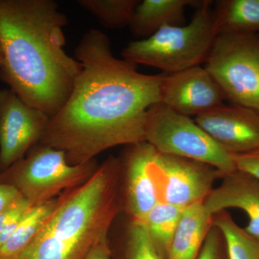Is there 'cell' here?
Segmentation results:
<instances>
[{
	"label": "cell",
	"instance_id": "9c48e42d",
	"mask_svg": "<svg viewBox=\"0 0 259 259\" xmlns=\"http://www.w3.org/2000/svg\"><path fill=\"white\" fill-rule=\"evenodd\" d=\"M49 120L10 89L0 90V173L40 142Z\"/></svg>",
	"mask_w": 259,
	"mask_h": 259
},
{
	"label": "cell",
	"instance_id": "7c38bea8",
	"mask_svg": "<svg viewBox=\"0 0 259 259\" xmlns=\"http://www.w3.org/2000/svg\"><path fill=\"white\" fill-rule=\"evenodd\" d=\"M194 120L232 155L259 149V113L251 109L223 104Z\"/></svg>",
	"mask_w": 259,
	"mask_h": 259
},
{
	"label": "cell",
	"instance_id": "5b68a950",
	"mask_svg": "<svg viewBox=\"0 0 259 259\" xmlns=\"http://www.w3.org/2000/svg\"><path fill=\"white\" fill-rule=\"evenodd\" d=\"M96 159L71 165L61 150L40 144L0 173V182L13 186L33 207L57 198L83 185L99 167Z\"/></svg>",
	"mask_w": 259,
	"mask_h": 259
},
{
	"label": "cell",
	"instance_id": "7a4b0ae2",
	"mask_svg": "<svg viewBox=\"0 0 259 259\" xmlns=\"http://www.w3.org/2000/svg\"><path fill=\"white\" fill-rule=\"evenodd\" d=\"M67 24L54 0H0V80L50 118L64 106L81 69L64 50Z\"/></svg>",
	"mask_w": 259,
	"mask_h": 259
},
{
	"label": "cell",
	"instance_id": "2e32d148",
	"mask_svg": "<svg viewBox=\"0 0 259 259\" xmlns=\"http://www.w3.org/2000/svg\"><path fill=\"white\" fill-rule=\"evenodd\" d=\"M216 35L259 30V0H219L212 9Z\"/></svg>",
	"mask_w": 259,
	"mask_h": 259
},
{
	"label": "cell",
	"instance_id": "4fadbf2b",
	"mask_svg": "<svg viewBox=\"0 0 259 259\" xmlns=\"http://www.w3.org/2000/svg\"><path fill=\"white\" fill-rule=\"evenodd\" d=\"M223 182L214 188L203 202L209 215L238 208L244 211L248 218L244 229L252 236L259 238V180L239 169L225 175Z\"/></svg>",
	"mask_w": 259,
	"mask_h": 259
},
{
	"label": "cell",
	"instance_id": "44dd1931",
	"mask_svg": "<svg viewBox=\"0 0 259 259\" xmlns=\"http://www.w3.org/2000/svg\"><path fill=\"white\" fill-rule=\"evenodd\" d=\"M138 0H78L77 3L107 28L129 26Z\"/></svg>",
	"mask_w": 259,
	"mask_h": 259
},
{
	"label": "cell",
	"instance_id": "8992f818",
	"mask_svg": "<svg viewBox=\"0 0 259 259\" xmlns=\"http://www.w3.org/2000/svg\"><path fill=\"white\" fill-rule=\"evenodd\" d=\"M145 141L159 152L207 163L223 177L237 169L233 155L190 117L163 104L151 107L146 116Z\"/></svg>",
	"mask_w": 259,
	"mask_h": 259
},
{
	"label": "cell",
	"instance_id": "7402d4cb",
	"mask_svg": "<svg viewBox=\"0 0 259 259\" xmlns=\"http://www.w3.org/2000/svg\"><path fill=\"white\" fill-rule=\"evenodd\" d=\"M33 206L20 195L8 208L0 213V246L15 233Z\"/></svg>",
	"mask_w": 259,
	"mask_h": 259
},
{
	"label": "cell",
	"instance_id": "e0dca14e",
	"mask_svg": "<svg viewBox=\"0 0 259 259\" xmlns=\"http://www.w3.org/2000/svg\"><path fill=\"white\" fill-rule=\"evenodd\" d=\"M56 199L32 207L15 233L0 246V259H28L32 243L55 207Z\"/></svg>",
	"mask_w": 259,
	"mask_h": 259
},
{
	"label": "cell",
	"instance_id": "484cf974",
	"mask_svg": "<svg viewBox=\"0 0 259 259\" xmlns=\"http://www.w3.org/2000/svg\"><path fill=\"white\" fill-rule=\"evenodd\" d=\"M84 259H112L111 245L109 236L98 242Z\"/></svg>",
	"mask_w": 259,
	"mask_h": 259
},
{
	"label": "cell",
	"instance_id": "d6986e66",
	"mask_svg": "<svg viewBox=\"0 0 259 259\" xmlns=\"http://www.w3.org/2000/svg\"><path fill=\"white\" fill-rule=\"evenodd\" d=\"M184 209L158 202L146 216L144 224L148 235L156 248L167 258L174 235Z\"/></svg>",
	"mask_w": 259,
	"mask_h": 259
},
{
	"label": "cell",
	"instance_id": "d4e9b609",
	"mask_svg": "<svg viewBox=\"0 0 259 259\" xmlns=\"http://www.w3.org/2000/svg\"><path fill=\"white\" fill-rule=\"evenodd\" d=\"M20 195L13 186L0 182V213L8 208Z\"/></svg>",
	"mask_w": 259,
	"mask_h": 259
},
{
	"label": "cell",
	"instance_id": "8fae6325",
	"mask_svg": "<svg viewBox=\"0 0 259 259\" xmlns=\"http://www.w3.org/2000/svg\"><path fill=\"white\" fill-rule=\"evenodd\" d=\"M225 100L217 81L201 66L162 74L160 103L182 115L197 117L221 106Z\"/></svg>",
	"mask_w": 259,
	"mask_h": 259
},
{
	"label": "cell",
	"instance_id": "30bf717a",
	"mask_svg": "<svg viewBox=\"0 0 259 259\" xmlns=\"http://www.w3.org/2000/svg\"><path fill=\"white\" fill-rule=\"evenodd\" d=\"M156 148L144 141L126 146L119 156L123 212L131 221L144 223L159 202L157 186L151 171Z\"/></svg>",
	"mask_w": 259,
	"mask_h": 259
},
{
	"label": "cell",
	"instance_id": "277c9868",
	"mask_svg": "<svg viewBox=\"0 0 259 259\" xmlns=\"http://www.w3.org/2000/svg\"><path fill=\"white\" fill-rule=\"evenodd\" d=\"M212 5L209 0L199 1L187 25L165 26L147 38L130 42L121 53L122 59L156 68L164 74L205 63L217 36Z\"/></svg>",
	"mask_w": 259,
	"mask_h": 259
},
{
	"label": "cell",
	"instance_id": "cb8c5ba5",
	"mask_svg": "<svg viewBox=\"0 0 259 259\" xmlns=\"http://www.w3.org/2000/svg\"><path fill=\"white\" fill-rule=\"evenodd\" d=\"M237 169L246 172L259 180V149L249 153L233 155Z\"/></svg>",
	"mask_w": 259,
	"mask_h": 259
},
{
	"label": "cell",
	"instance_id": "4316f807",
	"mask_svg": "<svg viewBox=\"0 0 259 259\" xmlns=\"http://www.w3.org/2000/svg\"><path fill=\"white\" fill-rule=\"evenodd\" d=\"M3 62H4V51H3V45L0 40V67L3 66Z\"/></svg>",
	"mask_w": 259,
	"mask_h": 259
},
{
	"label": "cell",
	"instance_id": "9a60e30c",
	"mask_svg": "<svg viewBox=\"0 0 259 259\" xmlns=\"http://www.w3.org/2000/svg\"><path fill=\"white\" fill-rule=\"evenodd\" d=\"M213 226L203 202L185 207L174 235L168 259H197Z\"/></svg>",
	"mask_w": 259,
	"mask_h": 259
},
{
	"label": "cell",
	"instance_id": "6da1fadb",
	"mask_svg": "<svg viewBox=\"0 0 259 259\" xmlns=\"http://www.w3.org/2000/svg\"><path fill=\"white\" fill-rule=\"evenodd\" d=\"M74 56L81 71L39 144L64 151L70 164L79 165L110 148L144 142L148 110L160 103L162 75L143 74L117 59L97 29L83 34Z\"/></svg>",
	"mask_w": 259,
	"mask_h": 259
},
{
	"label": "cell",
	"instance_id": "ba28073f",
	"mask_svg": "<svg viewBox=\"0 0 259 259\" xmlns=\"http://www.w3.org/2000/svg\"><path fill=\"white\" fill-rule=\"evenodd\" d=\"M151 171L159 202L182 208L203 202L214 189L216 180L223 178L222 174L210 165L156 149Z\"/></svg>",
	"mask_w": 259,
	"mask_h": 259
},
{
	"label": "cell",
	"instance_id": "ac0fdd59",
	"mask_svg": "<svg viewBox=\"0 0 259 259\" xmlns=\"http://www.w3.org/2000/svg\"><path fill=\"white\" fill-rule=\"evenodd\" d=\"M212 222L224 236L228 259H259V238L238 226L229 212L216 213Z\"/></svg>",
	"mask_w": 259,
	"mask_h": 259
},
{
	"label": "cell",
	"instance_id": "5bb4252c",
	"mask_svg": "<svg viewBox=\"0 0 259 259\" xmlns=\"http://www.w3.org/2000/svg\"><path fill=\"white\" fill-rule=\"evenodd\" d=\"M195 0H144L139 2L129 25L131 33L139 40L147 38L163 27L182 25L185 10L198 4Z\"/></svg>",
	"mask_w": 259,
	"mask_h": 259
},
{
	"label": "cell",
	"instance_id": "3957f363",
	"mask_svg": "<svg viewBox=\"0 0 259 259\" xmlns=\"http://www.w3.org/2000/svg\"><path fill=\"white\" fill-rule=\"evenodd\" d=\"M123 212L118 157L109 156L83 185L63 192L39 230L28 259H84Z\"/></svg>",
	"mask_w": 259,
	"mask_h": 259
},
{
	"label": "cell",
	"instance_id": "603a6c76",
	"mask_svg": "<svg viewBox=\"0 0 259 259\" xmlns=\"http://www.w3.org/2000/svg\"><path fill=\"white\" fill-rule=\"evenodd\" d=\"M197 259H228L224 236L214 225L206 237Z\"/></svg>",
	"mask_w": 259,
	"mask_h": 259
},
{
	"label": "cell",
	"instance_id": "52a82bcc",
	"mask_svg": "<svg viewBox=\"0 0 259 259\" xmlns=\"http://www.w3.org/2000/svg\"><path fill=\"white\" fill-rule=\"evenodd\" d=\"M233 105L259 113V35L216 36L204 66Z\"/></svg>",
	"mask_w": 259,
	"mask_h": 259
},
{
	"label": "cell",
	"instance_id": "ffe728a7",
	"mask_svg": "<svg viewBox=\"0 0 259 259\" xmlns=\"http://www.w3.org/2000/svg\"><path fill=\"white\" fill-rule=\"evenodd\" d=\"M112 255L116 259H168L153 243L144 223L129 219L116 255Z\"/></svg>",
	"mask_w": 259,
	"mask_h": 259
}]
</instances>
